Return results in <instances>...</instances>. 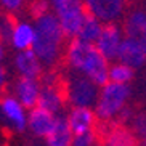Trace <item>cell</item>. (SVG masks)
<instances>
[{"label": "cell", "instance_id": "cell-1", "mask_svg": "<svg viewBox=\"0 0 146 146\" xmlns=\"http://www.w3.org/2000/svg\"><path fill=\"white\" fill-rule=\"evenodd\" d=\"M64 60L76 74L90 79L98 87L104 85L108 82L109 61L98 52L95 43L71 39L64 50Z\"/></svg>", "mask_w": 146, "mask_h": 146}, {"label": "cell", "instance_id": "cell-2", "mask_svg": "<svg viewBox=\"0 0 146 146\" xmlns=\"http://www.w3.org/2000/svg\"><path fill=\"white\" fill-rule=\"evenodd\" d=\"M34 31L35 37L32 52L39 56L43 66H55L63 55L66 37L58 18L52 11L37 18L34 23Z\"/></svg>", "mask_w": 146, "mask_h": 146}, {"label": "cell", "instance_id": "cell-3", "mask_svg": "<svg viewBox=\"0 0 146 146\" xmlns=\"http://www.w3.org/2000/svg\"><path fill=\"white\" fill-rule=\"evenodd\" d=\"M130 87L106 82L104 85L100 87L98 98L95 103V114L96 119L104 122H112L114 119L122 116V112L129 108L130 101Z\"/></svg>", "mask_w": 146, "mask_h": 146}, {"label": "cell", "instance_id": "cell-4", "mask_svg": "<svg viewBox=\"0 0 146 146\" xmlns=\"http://www.w3.org/2000/svg\"><path fill=\"white\" fill-rule=\"evenodd\" d=\"M52 13L58 18L61 29L66 37L76 39L77 32L82 26V21L87 15L82 0H48Z\"/></svg>", "mask_w": 146, "mask_h": 146}, {"label": "cell", "instance_id": "cell-5", "mask_svg": "<svg viewBox=\"0 0 146 146\" xmlns=\"http://www.w3.org/2000/svg\"><path fill=\"white\" fill-rule=\"evenodd\" d=\"M66 101L72 108H92L96 103L100 87L80 74H74L64 84Z\"/></svg>", "mask_w": 146, "mask_h": 146}, {"label": "cell", "instance_id": "cell-6", "mask_svg": "<svg viewBox=\"0 0 146 146\" xmlns=\"http://www.w3.org/2000/svg\"><path fill=\"white\" fill-rule=\"evenodd\" d=\"M124 39V29L117 23H109V24L103 26V31H101L98 40L95 42V47L98 48V52L108 61H117V55H119Z\"/></svg>", "mask_w": 146, "mask_h": 146}, {"label": "cell", "instance_id": "cell-7", "mask_svg": "<svg viewBox=\"0 0 146 146\" xmlns=\"http://www.w3.org/2000/svg\"><path fill=\"white\" fill-rule=\"evenodd\" d=\"M27 111L13 95H3L0 98V116L10 129L23 132L27 129Z\"/></svg>", "mask_w": 146, "mask_h": 146}, {"label": "cell", "instance_id": "cell-8", "mask_svg": "<svg viewBox=\"0 0 146 146\" xmlns=\"http://www.w3.org/2000/svg\"><path fill=\"white\" fill-rule=\"evenodd\" d=\"M82 2L87 13L100 19L103 24L116 23L122 16L125 8L124 0H82Z\"/></svg>", "mask_w": 146, "mask_h": 146}, {"label": "cell", "instance_id": "cell-9", "mask_svg": "<svg viewBox=\"0 0 146 146\" xmlns=\"http://www.w3.org/2000/svg\"><path fill=\"white\" fill-rule=\"evenodd\" d=\"M64 103H66L64 90L53 80V77H50V80L47 79L45 84L42 85L37 106L48 112H52V114H55V116H58V112L63 111Z\"/></svg>", "mask_w": 146, "mask_h": 146}, {"label": "cell", "instance_id": "cell-10", "mask_svg": "<svg viewBox=\"0 0 146 146\" xmlns=\"http://www.w3.org/2000/svg\"><path fill=\"white\" fill-rule=\"evenodd\" d=\"M124 35L141 45L146 52V10L133 8L130 10L124 21Z\"/></svg>", "mask_w": 146, "mask_h": 146}, {"label": "cell", "instance_id": "cell-11", "mask_svg": "<svg viewBox=\"0 0 146 146\" xmlns=\"http://www.w3.org/2000/svg\"><path fill=\"white\" fill-rule=\"evenodd\" d=\"M40 90H42V84L39 82V79L19 77L13 85V96L26 109H32L39 104Z\"/></svg>", "mask_w": 146, "mask_h": 146}, {"label": "cell", "instance_id": "cell-12", "mask_svg": "<svg viewBox=\"0 0 146 146\" xmlns=\"http://www.w3.org/2000/svg\"><path fill=\"white\" fill-rule=\"evenodd\" d=\"M15 71L18 72L19 77H27V79H39L42 74L43 64L39 60V56L31 50H23L15 55L13 60Z\"/></svg>", "mask_w": 146, "mask_h": 146}, {"label": "cell", "instance_id": "cell-13", "mask_svg": "<svg viewBox=\"0 0 146 146\" xmlns=\"http://www.w3.org/2000/svg\"><path fill=\"white\" fill-rule=\"evenodd\" d=\"M56 119H58V116L45 111V109H42L39 106H35L32 109H29V114H27V129L35 137L45 138L48 133L52 132Z\"/></svg>", "mask_w": 146, "mask_h": 146}, {"label": "cell", "instance_id": "cell-14", "mask_svg": "<svg viewBox=\"0 0 146 146\" xmlns=\"http://www.w3.org/2000/svg\"><path fill=\"white\" fill-rule=\"evenodd\" d=\"M64 119L74 135L95 130L96 124V114L92 108H71Z\"/></svg>", "mask_w": 146, "mask_h": 146}, {"label": "cell", "instance_id": "cell-15", "mask_svg": "<svg viewBox=\"0 0 146 146\" xmlns=\"http://www.w3.org/2000/svg\"><path fill=\"white\" fill-rule=\"evenodd\" d=\"M117 61L130 66L132 69H140L146 64V52L141 45H138L135 40L125 37L122 45H120Z\"/></svg>", "mask_w": 146, "mask_h": 146}, {"label": "cell", "instance_id": "cell-16", "mask_svg": "<svg viewBox=\"0 0 146 146\" xmlns=\"http://www.w3.org/2000/svg\"><path fill=\"white\" fill-rule=\"evenodd\" d=\"M35 31L34 24H31L27 21H19L13 24V31L10 35V43L16 52H23V50H31L32 43H34Z\"/></svg>", "mask_w": 146, "mask_h": 146}, {"label": "cell", "instance_id": "cell-17", "mask_svg": "<svg viewBox=\"0 0 146 146\" xmlns=\"http://www.w3.org/2000/svg\"><path fill=\"white\" fill-rule=\"evenodd\" d=\"M74 133L71 132L64 117H58L53 125L52 132L45 137L47 146H72Z\"/></svg>", "mask_w": 146, "mask_h": 146}, {"label": "cell", "instance_id": "cell-18", "mask_svg": "<svg viewBox=\"0 0 146 146\" xmlns=\"http://www.w3.org/2000/svg\"><path fill=\"white\" fill-rule=\"evenodd\" d=\"M103 146H137V138L130 129L116 125L104 133Z\"/></svg>", "mask_w": 146, "mask_h": 146}, {"label": "cell", "instance_id": "cell-19", "mask_svg": "<svg viewBox=\"0 0 146 146\" xmlns=\"http://www.w3.org/2000/svg\"><path fill=\"white\" fill-rule=\"evenodd\" d=\"M103 23L96 19L95 16L87 13L85 18H84V21H82V26L77 32V37L76 39L79 40H84L87 43H95L98 40L100 34H101V31H103Z\"/></svg>", "mask_w": 146, "mask_h": 146}, {"label": "cell", "instance_id": "cell-20", "mask_svg": "<svg viewBox=\"0 0 146 146\" xmlns=\"http://www.w3.org/2000/svg\"><path fill=\"white\" fill-rule=\"evenodd\" d=\"M135 77V69L130 66L120 63V61H114L112 64H109V71H108V82L112 84H120V85H129Z\"/></svg>", "mask_w": 146, "mask_h": 146}, {"label": "cell", "instance_id": "cell-21", "mask_svg": "<svg viewBox=\"0 0 146 146\" xmlns=\"http://www.w3.org/2000/svg\"><path fill=\"white\" fill-rule=\"evenodd\" d=\"M96 145H98V135H96L95 130L77 133L72 138V146H96Z\"/></svg>", "mask_w": 146, "mask_h": 146}, {"label": "cell", "instance_id": "cell-22", "mask_svg": "<svg viewBox=\"0 0 146 146\" xmlns=\"http://www.w3.org/2000/svg\"><path fill=\"white\" fill-rule=\"evenodd\" d=\"M29 11L34 19L50 13V2L48 0H32L29 5Z\"/></svg>", "mask_w": 146, "mask_h": 146}, {"label": "cell", "instance_id": "cell-23", "mask_svg": "<svg viewBox=\"0 0 146 146\" xmlns=\"http://www.w3.org/2000/svg\"><path fill=\"white\" fill-rule=\"evenodd\" d=\"M24 2H26V0H0V5H2L7 11L13 13V11H18V10L23 8Z\"/></svg>", "mask_w": 146, "mask_h": 146}, {"label": "cell", "instance_id": "cell-24", "mask_svg": "<svg viewBox=\"0 0 146 146\" xmlns=\"http://www.w3.org/2000/svg\"><path fill=\"white\" fill-rule=\"evenodd\" d=\"M132 125L135 132L145 133L146 132V117L145 116H135L132 117Z\"/></svg>", "mask_w": 146, "mask_h": 146}, {"label": "cell", "instance_id": "cell-25", "mask_svg": "<svg viewBox=\"0 0 146 146\" xmlns=\"http://www.w3.org/2000/svg\"><path fill=\"white\" fill-rule=\"evenodd\" d=\"M5 85H7V71H5L3 66L0 64V92L5 88Z\"/></svg>", "mask_w": 146, "mask_h": 146}, {"label": "cell", "instance_id": "cell-26", "mask_svg": "<svg viewBox=\"0 0 146 146\" xmlns=\"http://www.w3.org/2000/svg\"><path fill=\"white\" fill-rule=\"evenodd\" d=\"M5 58V45H3V42L0 40V61Z\"/></svg>", "mask_w": 146, "mask_h": 146}, {"label": "cell", "instance_id": "cell-27", "mask_svg": "<svg viewBox=\"0 0 146 146\" xmlns=\"http://www.w3.org/2000/svg\"><path fill=\"white\" fill-rule=\"evenodd\" d=\"M124 2H135V0H124Z\"/></svg>", "mask_w": 146, "mask_h": 146}, {"label": "cell", "instance_id": "cell-28", "mask_svg": "<svg viewBox=\"0 0 146 146\" xmlns=\"http://www.w3.org/2000/svg\"><path fill=\"white\" fill-rule=\"evenodd\" d=\"M145 146H146V145H145Z\"/></svg>", "mask_w": 146, "mask_h": 146}]
</instances>
